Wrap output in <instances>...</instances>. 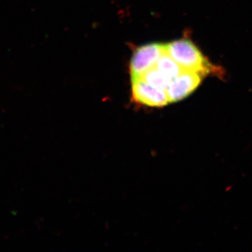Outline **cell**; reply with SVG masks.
<instances>
[{
  "mask_svg": "<svg viewBox=\"0 0 252 252\" xmlns=\"http://www.w3.org/2000/svg\"><path fill=\"white\" fill-rule=\"evenodd\" d=\"M166 52L185 70L206 75L210 73H218V67H215L191 41L181 39L165 44Z\"/></svg>",
  "mask_w": 252,
  "mask_h": 252,
  "instance_id": "cell-1",
  "label": "cell"
},
{
  "mask_svg": "<svg viewBox=\"0 0 252 252\" xmlns=\"http://www.w3.org/2000/svg\"><path fill=\"white\" fill-rule=\"evenodd\" d=\"M165 52V44L159 43H151L137 48L129 65L131 79L142 77L147 71L155 67L158 61Z\"/></svg>",
  "mask_w": 252,
  "mask_h": 252,
  "instance_id": "cell-2",
  "label": "cell"
},
{
  "mask_svg": "<svg viewBox=\"0 0 252 252\" xmlns=\"http://www.w3.org/2000/svg\"><path fill=\"white\" fill-rule=\"evenodd\" d=\"M131 94L135 103L150 107H162L170 104L166 91L149 85L142 78L131 79Z\"/></svg>",
  "mask_w": 252,
  "mask_h": 252,
  "instance_id": "cell-3",
  "label": "cell"
},
{
  "mask_svg": "<svg viewBox=\"0 0 252 252\" xmlns=\"http://www.w3.org/2000/svg\"><path fill=\"white\" fill-rule=\"evenodd\" d=\"M202 76L199 73L184 70L172 79L166 91L170 103L182 100L192 94L201 83Z\"/></svg>",
  "mask_w": 252,
  "mask_h": 252,
  "instance_id": "cell-4",
  "label": "cell"
},
{
  "mask_svg": "<svg viewBox=\"0 0 252 252\" xmlns=\"http://www.w3.org/2000/svg\"><path fill=\"white\" fill-rule=\"evenodd\" d=\"M156 67L171 81L185 70L167 52L158 61Z\"/></svg>",
  "mask_w": 252,
  "mask_h": 252,
  "instance_id": "cell-5",
  "label": "cell"
},
{
  "mask_svg": "<svg viewBox=\"0 0 252 252\" xmlns=\"http://www.w3.org/2000/svg\"><path fill=\"white\" fill-rule=\"evenodd\" d=\"M141 78L152 87L165 91L171 82V80L160 72L156 66L147 71Z\"/></svg>",
  "mask_w": 252,
  "mask_h": 252,
  "instance_id": "cell-6",
  "label": "cell"
}]
</instances>
